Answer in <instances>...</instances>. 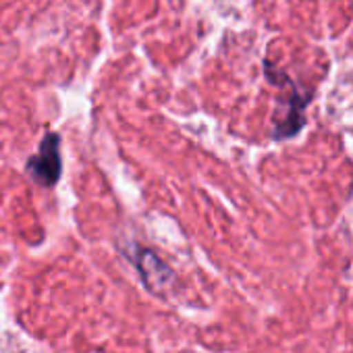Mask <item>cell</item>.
I'll return each instance as SVG.
<instances>
[{
    "label": "cell",
    "instance_id": "obj_1",
    "mask_svg": "<svg viewBox=\"0 0 353 353\" xmlns=\"http://www.w3.org/2000/svg\"><path fill=\"white\" fill-rule=\"evenodd\" d=\"M28 174L42 188H52L63 170L61 160V137L57 133H46L38 152L28 160Z\"/></svg>",
    "mask_w": 353,
    "mask_h": 353
},
{
    "label": "cell",
    "instance_id": "obj_2",
    "mask_svg": "<svg viewBox=\"0 0 353 353\" xmlns=\"http://www.w3.org/2000/svg\"><path fill=\"white\" fill-rule=\"evenodd\" d=\"M131 258H133V264L139 270V276H141V281L145 283L148 289L158 293V291H162V289H166L170 285L172 270L154 252L137 248Z\"/></svg>",
    "mask_w": 353,
    "mask_h": 353
}]
</instances>
